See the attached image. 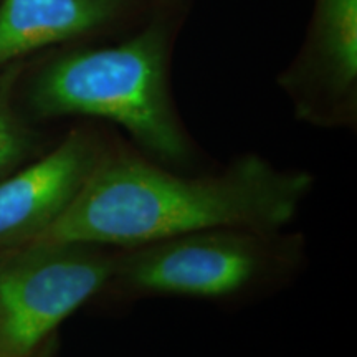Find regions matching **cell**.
<instances>
[{
    "label": "cell",
    "instance_id": "obj_1",
    "mask_svg": "<svg viewBox=\"0 0 357 357\" xmlns=\"http://www.w3.org/2000/svg\"><path fill=\"white\" fill-rule=\"evenodd\" d=\"M312 187L311 172L283 171L258 154L190 176L109 144L68 211L33 243L132 248L213 229L278 231L296 218Z\"/></svg>",
    "mask_w": 357,
    "mask_h": 357
},
{
    "label": "cell",
    "instance_id": "obj_2",
    "mask_svg": "<svg viewBox=\"0 0 357 357\" xmlns=\"http://www.w3.org/2000/svg\"><path fill=\"white\" fill-rule=\"evenodd\" d=\"M43 118L91 116L126 129L141 153L171 169H187L194 147L174 111L167 42L147 29L121 45L75 52L47 66L32 89Z\"/></svg>",
    "mask_w": 357,
    "mask_h": 357
},
{
    "label": "cell",
    "instance_id": "obj_3",
    "mask_svg": "<svg viewBox=\"0 0 357 357\" xmlns=\"http://www.w3.org/2000/svg\"><path fill=\"white\" fill-rule=\"evenodd\" d=\"M305 260V240L284 230L213 229L119 248L101 294L109 303L144 298L247 300L293 278Z\"/></svg>",
    "mask_w": 357,
    "mask_h": 357
},
{
    "label": "cell",
    "instance_id": "obj_4",
    "mask_svg": "<svg viewBox=\"0 0 357 357\" xmlns=\"http://www.w3.org/2000/svg\"><path fill=\"white\" fill-rule=\"evenodd\" d=\"M118 250L48 242L0 257V357L35 356L66 318L100 300Z\"/></svg>",
    "mask_w": 357,
    "mask_h": 357
},
{
    "label": "cell",
    "instance_id": "obj_5",
    "mask_svg": "<svg viewBox=\"0 0 357 357\" xmlns=\"http://www.w3.org/2000/svg\"><path fill=\"white\" fill-rule=\"evenodd\" d=\"M108 146L75 129L43 158L0 178V257L37 242L68 211Z\"/></svg>",
    "mask_w": 357,
    "mask_h": 357
},
{
    "label": "cell",
    "instance_id": "obj_6",
    "mask_svg": "<svg viewBox=\"0 0 357 357\" xmlns=\"http://www.w3.org/2000/svg\"><path fill=\"white\" fill-rule=\"evenodd\" d=\"M283 86L301 118L351 123L357 91V0H316L311 40Z\"/></svg>",
    "mask_w": 357,
    "mask_h": 357
},
{
    "label": "cell",
    "instance_id": "obj_7",
    "mask_svg": "<svg viewBox=\"0 0 357 357\" xmlns=\"http://www.w3.org/2000/svg\"><path fill=\"white\" fill-rule=\"evenodd\" d=\"M124 0H2L0 68L40 48L105 25Z\"/></svg>",
    "mask_w": 357,
    "mask_h": 357
},
{
    "label": "cell",
    "instance_id": "obj_8",
    "mask_svg": "<svg viewBox=\"0 0 357 357\" xmlns=\"http://www.w3.org/2000/svg\"><path fill=\"white\" fill-rule=\"evenodd\" d=\"M13 75L0 84V178L10 174L30 149V136L12 106Z\"/></svg>",
    "mask_w": 357,
    "mask_h": 357
}]
</instances>
